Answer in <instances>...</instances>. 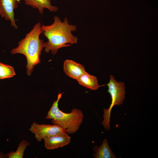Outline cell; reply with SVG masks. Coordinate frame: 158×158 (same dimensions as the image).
Returning <instances> with one entry per match:
<instances>
[{
	"instance_id": "3",
	"label": "cell",
	"mask_w": 158,
	"mask_h": 158,
	"mask_svg": "<svg viewBox=\"0 0 158 158\" xmlns=\"http://www.w3.org/2000/svg\"><path fill=\"white\" fill-rule=\"evenodd\" d=\"M63 94L59 93L57 99L53 102L45 118L51 119L52 124L61 126L68 135L72 134L79 129L83 120L84 114L81 110L76 108L73 109L69 113L61 110L58 107L59 102Z\"/></svg>"
},
{
	"instance_id": "6",
	"label": "cell",
	"mask_w": 158,
	"mask_h": 158,
	"mask_svg": "<svg viewBox=\"0 0 158 158\" xmlns=\"http://www.w3.org/2000/svg\"><path fill=\"white\" fill-rule=\"evenodd\" d=\"M21 0H0V16L6 20L9 21L11 26L17 29L14 18V10L17 8Z\"/></svg>"
},
{
	"instance_id": "13",
	"label": "cell",
	"mask_w": 158,
	"mask_h": 158,
	"mask_svg": "<svg viewBox=\"0 0 158 158\" xmlns=\"http://www.w3.org/2000/svg\"><path fill=\"white\" fill-rule=\"evenodd\" d=\"M16 75L12 66L0 62V79L12 78Z\"/></svg>"
},
{
	"instance_id": "11",
	"label": "cell",
	"mask_w": 158,
	"mask_h": 158,
	"mask_svg": "<svg viewBox=\"0 0 158 158\" xmlns=\"http://www.w3.org/2000/svg\"><path fill=\"white\" fill-rule=\"evenodd\" d=\"M76 80L81 85L91 90H97L101 86L98 84L97 77L86 71Z\"/></svg>"
},
{
	"instance_id": "1",
	"label": "cell",
	"mask_w": 158,
	"mask_h": 158,
	"mask_svg": "<svg viewBox=\"0 0 158 158\" xmlns=\"http://www.w3.org/2000/svg\"><path fill=\"white\" fill-rule=\"evenodd\" d=\"M41 28L42 34L48 40L44 45V51L47 53L51 51L54 55L59 49L77 43L78 37L72 33L77 30L76 26L69 24L67 18L62 21L58 16H55L52 24L41 25Z\"/></svg>"
},
{
	"instance_id": "5",
	"label": "cell",
	"mask_w": 158,
	"mask_h": 158,
	"mask_svg": "<svg viewBox=\"0 0 158 158\" xmlns=\"http://www.w3.org/2000/svg\"><path fill=\"white\" fill-rule=\"evenodd\" d=\"M30 131L35 135V138L40 142L45 137L59 134L66 130L62 127L57 124H39L34 122L29 129Z\"/></svg>"
},
{
	"instance_id": "7",
	"label": "cell",
	"mask_w": 158,
	"mask_h": 158,
	"mask_svg": "<svg viewBox=\"0 0 158 158\" xmlns=\"http://www.w3.org/2000/svg\"><path fill=\"white\" fill-rule=\"evenodd\" d=\"M71 138L66 132L45 137L43 139L45 148L49 150L63 147L69 144Z\"/></svg>"
},
{
	"instance_id": "8",
	"label": "cell",
	"mask_w": 158,
	"mask_h": 158,
	"mask_svg": "<svg viewBox=\"0 0 158 158\" xmlns=\"http://www.w3.org/2000/svg\"><path fill=\"white\" fill-rule=\"evenodd\" d=\"M63 69L67 75L76 80L86 71L82 65L68 59L64 61Z\"/></svg>"
},
{
	"instance_id": "4",
	"label": "cell",
	"mask_w": 158,
	"mask_h": 158,
	"mask_svg": "<svg viewBox=\"0 0 158 158\" xmlns=\"http://www.w3.org/2000/svg\"><path fill=\"white\" fill-rule=\"evenodd\" d=\"M110 79L107 84L108 87V92L111 97V102L108 109H104V120L102 122L105 129L110 128V122L111 110L114 105L119 106L121 104L125 99V86L124 82H118L114 76L110 75Z\"/></svg>"
},
{
	"instance_id": "10",
	"label": "cell",
	"mask_w": 158,
	"mask_h": 158,
	"mask_svg": "<svg viewBox=\"0 0 158 158\" xmlns=\"http://www.w3.org/2000/svg\"><path fill=\"white\" fill-rule=\"evenodd\" d=\"M94 153L93 156L95 158H115V155L109 147L107 139L105 138L101 145L99 147L95 146L93 148Z\"/></svg>"
},
{
	"instance_id": "15",
	"label": "cell",
	"mask_w": 158,
	"mask_h": 158,
	"mask_svg": "<svg viewBox=\"0 0 158 158\" xmlns=\"http://www.w3.org/2000/svg\"></svg>"
},
{
	"instance_id": "12",
	"label": "cell",
	"mask_w": 158,
	"mask_h": 158,
	"mask_svg": "<svg viewBox=\"0 0 158 158\" xmlns=\"http://www.w3.org/2000/svg\"><path fill=\"white\" fill-rule=\"evenodd\" d=\"M30 143L25 140H22L18 145L16 150L10 151L7 153L6 155L8 158H23L24 151L27 147L30 145Z\"/></svg>"
},
{
	"instance_id": "2",
	"label": "cell",
	"mask_w": 158,
	"mask_h": 158,
	"mask_svg": "<svg viewBox=\"0 0 158 158\" xmlns=\"http://www.w3.org/2000/svg\"><path fill=\"white\" fill-rule=\"evenodd\" d=\"M42 33L41 24L38 22L25 37L18 42V46L11 51L12 54H20L25 56L26 73L28 76L31 75L35 66L40 62V57L45 44L40 38Z\"/></svg>"
},
{
	"instance_id": "9",
	"label": "cell",
	"mask_w": 158,
	"mask_h": 158,
	"mask_svg": "<svg viewBox=\"0 0 158 158\" xmlns=\"http://www.w3.org/2000/svg\"><path fill=\"white\" fill-rule=\"evenodd\" d=\"M25 4L33 8L37 9L39 12L43 15L44 8L50 12H56L58 8L51 4V0H24Z\"/></svg>"
},
{
	"instance_id": "14",
	"label": "cell",
	"mask_w": 158,
	"mask_h": 158,
	"mask_svg": "<svg viewBox=\"0 0 158 158\" xmlns=\"http://www.w3.org/2000/svg\"><path fill=\"white\" fill-rule=\"evenodd\" d=\"M6 157V154L0 152V158H3Z\"/></svg>"
}]
</instances>
